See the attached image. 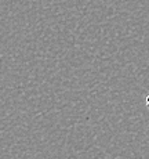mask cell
I'll use <instances>...</instances> for the list:
<instances>
[{
  "mask_svg": "<svg viewBox=\"0 0 149 159\" xmlns=\"http://www.w3.org/2000/svg\"><path fill=\"white\" fill-rule=\"evenodd\" d=\"M147 105H148V108H149V94L147 96Z\"/></svg>",
  "mask_w": 149,
  "mask_h": 159,
  "instance_id": "cell-1",
  "label": "cell"
}]
</instances>
